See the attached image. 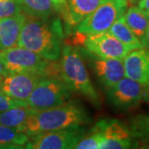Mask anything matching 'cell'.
Here are the masks:
<instances>
[{
	"label": "cell",
	"instance_id": "13",
	"mask_svg": "<svg viewBox=\"0 0 149 149\" xmlns=\"http://www.w3.org/2000/svg\"><path fill=\"white\" fill-rule=\"evenodd\" d=\"M27 18L23 13L0 19V52L17 46L22 26Z\"/></svg>",
	"mask_w": 149,
	"mask_h": 149
},
{
	"label": "cell",
	"instance_id": "26",
	"mask_svg": "<svg viewBox=\"0 0 149 149\" xmlns=\"http://www.w3.org/2000/svg\"><path fill=\"white\" fill-rule=\"evenodd\" d=\"M138 7L143 12V13L149 19V0H139Z\"/></svg>",
	"mask_w": 149,
	"mask_h": 149
},
{
	"label": "cell",
	"instance_id": "1",
	"mask_svg": "<svg viewBox=\"0 0 149 149\" xmlns=\"http://www.w3.org/2000/svg\"><path fill=\"white\" fill-rule=\"evenodd\" d=\"M63 29L58 18L48 20L27 16L17 46L38 54L48 61H57L62 50Z\"/></svg>",
	"mask_w": 149,
	"mask_h": 149
},
{
	"label": "cell",
	"instance_id": "29",
	"mask_svg": "<svg viewBox=\"0 0 149 149\" xmlns=\"http://www.w3.org/2000/svg\"><path fill=\"white\" fill-rule=\"evenodd\" d=\"M8 74V70H6V68L4 67V65H3V63L0 61V76H5Z\"/></svg>",
	"mask_w": 149,
	"mask_h": 149
},
{
	"label": "cell",
	"instance_id": "23",
	"mask_svg": "<svg viewBox=\"0 0 149 149\" xmlns=\"http://www.w3.org/2000/svg\"><path fill=\"white\" fill-rule=\"evenodd\" d=\"M23 13L18 0H0V19Z\"/></svg>",
	"mask_w": 149,
	"mask_h": 149
},
{
	"label": "cell",
	"instance_id": "25",
	"mask_svg": "<svg viewBox=\"0 0 149 149\" xmlns=\"http://www.w3.org/2000/svg\"><path fill=\"white\" fill-rule=\"evenodd\" d=\"M52 2L56 13H59L62 17L65 24L70 27L69 10H68L67 0H52Z\"/></svg>",
	"mask_w": 149,
	"mask_h": 149
},
{
	"label": "cell",
	"instance_id": "3",
	"mask_svg": "<svg viewBox=\"0 0 149 149\" xmlns=\"http://www.w3.org/2000/svg\"><path fill=\"white\" fill-rule=\"evenodd\" d=\"M61 55V72L65 83L71 91L79 93L94 105L100 106V96L92 84L81 52L75 47L65 45Z\"/></svg>",
	"mask_w": 149,
	"mask_h": 149
},
{
	"label": "cell",
	"instance_id": "30",
	"mask_svg": "<svg viewBox=\"0 0 149 149\" xmlns=\"http://www.w3.org/2000/svg\"><path fill=\"white\" fill-rule=\"evenodd\" d=\"M144 47L148 48V50L149 51V28L147 32L146 35V38H145V42H144Z\"/></svg>",
	"mask_w": 149,
	"mask_h": 149
},
{
	"label": "cell",
	"instance_id": "2",
	"mask_svg": "<svg viewBox=\"0 0 149 149\" xmlns=\"http://www.w3.org/2000/svg\"><path fill=\"white\" fill-rule=\"evenodd\" d=\"M91 121L88 111L80 103L66 102L58 107L32 113L27 118L23 133L31 138L40 133L83 126Z\"/></svg>",
	"mask_w": 149,
	"mask_h": 149
},
{
	"label": "cell",
	"instance_id": "7",
	"mask_svg": "<svg viewBox=\"0 0 149 149\" xmlns=\"http://www.w3.org/2000/svg\"><path fill=\"white\" fill-rule=\"evenodd\" d=\"M82 126L40 133L29 138L23 149H73L86 135Z\"/></svg>",
	"mask_w": 149,
	"mask_h": 149
},
{
	"label": "cell",
	"instance_id": "17",
	"mask_svg": "<svg viewBox=\"0 0 149 149\" xmlns=\"http://www.w3.org/2000/svg\"><path fill=\"white\" fill-rule=\"evenodd\" d=\"M23 13L38 19L48 20L56 13L52 0H18Z\"/></svg>",
	"mask_w": 149,
	"mask_h": 149
},
{
	"label": "cell",
	"instance_id": "22",
	"mask_svg": "<svg viewBox=\"0 0 149 149\" xmlns=\"http://www.w3.org/2000/svg\"><path fill=\"white\" fill-rule=\"evenodd\" d=\"M139 146L133 134L107 138L105 143L100 149H133Z\"/></svg>",
	"mask_w": 149,
	"mask_h": 149
},
{
	"label": "cell",
	"instance_id": "10",
	"mask_svg": "<svg viewBox=\"0 0 149 149\" xmlns=\"http://www.w3.org/2000/svg\"><path fill=\"white\" fill-rule=\"evenodd\" d=\"M42 77L40 74L32 73H9L2 78L0 90L14 100L27 103Z\"/></svg>",
	"mask_w": 149,
	"mask_h": 149
},
{
	"label": "cell",
	"instance_id": "31",
	"mask_svg": "<svg viewBox=\"0 0 149 149\" xmlns=\"http://www.w3.org/2000/svg\"><path fill=\"white\" fill-rule=\"evenodd\" d=\"M133 149H149L148 145H143V146H141V147H135Z\"/></svg>",
	"mask_w": 149,
	"mask_h": 149
},
{
	"label": "cell",
	"instance_id": "4",
	"mask_svg": "<svg viewBox=\"0 0 149 149\" xmlns=\"http://www.w3.org/2000/svg\"><path fill=\"white\" fill-rule=\"evenodd\" d=\"M71 92L63 80L42 77L27 100V106L36 111L56 108L68 102Z\"/></svg>",
	"mask_w": 149,
	"mask_h": 149
},
{
	"label": "cell",
	"instance_id": "8",
	"mask_svg": "<svg viewBox=\"0 0 149 149\" xmlns=\"http://www.w3.org/2000/svg\"><path fill=\"white\" fill-rule=\"evenodd\" d=\"M83 45L90 53L104 59L123 60L133 49L121 42L109 32L85 35Z\"/></svg>",
	"mask_w": 149,
	"mask_h": 149
},
{
	"label": "cell",
	"instance_id": "27",
	"mask_svg": "<svg viewBox=\"0 0 149 149\" xmlns=\"http://www.w3.org/2000/svg\"><path fill=\"white\" fill-rule=\"evenodd\" d=\"M143 100L149 103V82L144 87L143 99Z\"/></svg>",
	"mask_w": 149,
	"mask_h": 149
},
{
	"label": "cell",
	"instance_id": "32",
	"mask_svg": "<svg viewBox=\"0 0 149 149\" xmlns=\"http://www.w3.org/2000/svg\"><path fill=\"white\" fill-rule=\"evenodd\" d=\"M3 76H0V83H1V80H2V78H3Z\"/></svg>",
	"mask_w": 149,
	"mask_h": 149
},
{
	"label": "cell",
	"instance_id": "16",
	"mask_svg": "<svg viewBox=\"0 0 149 149\" xmlns=\"http://www.w3.org/2000/svg\"><path fill=\"white\" fill-rule=\"evenodd\" d=\"M28 106H18L0 112V125L15 128L23 133L27 118L36 113Z\"/></svg>",
	"mask_w": 149,
	"mask_h": 149
},
{
	"label": "cell",
	"instance_id": "18",
	"mask_svg": "<svg viewBox=\"0 0 149 149\" xmlns=\"http://www.w3.org/2000/svg\"><path fill=\"white\" fill-rule=\"evenodd\" d=\"M108 32L112 34L113 37H116L121 42L128 46L133 50L144 47L143 44L139 40V38L133 34V32L128 27L123 16L118 17L113 23V25L109 29Z\"/></svg>",
	"mask_w": 149,
	"mask_h": 149
},
{
	"label": "cell",
	"instance_id": "14",
	"mask_svg": "<svg viewBox=\"0 0 149 149\" xmlns=\"http://www.w3.org/2000/svg\"><path fill=\"white\" fill-rule=\"evenodd\" d=\"M124 21L133 34L144 47L145 38L149 28V19L138 6H133L123 15Z\"/></svg>",
	"mask_w": 149,
	"mask_h": 149
},
{
	"label": "cell",
	"instance_id": "12",
	"mask_svg": "<svg viewBox=\"0 0 149 149\" xmlns=\"http://www.w3.org/2000/svg\"><path fill=\"white\" fill-rule=\"evenodd\" d=\"M125 76L146 85L149 82V51L145 48L131 51L123 58Z\"/></svg>",
	"mask_w": 149,
	"mask_h": 149
},
{
	"label": "cell",
	"instance_id": "9",
	"mask_svg": "<svg viewBox=\"0 0 149 149\" xmlns=\"http://www.w3.org/2000/svg\"><path fill=\"white\" fill-rule=\"evenodd\" d=\"M144 87L145 85L125 76L109 88L107 100L115 109H128L138 105L143 100Z\"/></svg>",
	"mask_w": 149,
	"mask_h": 149
},
{
	"label": "cell",
	"instance_id": "6",
	"mask_svg": "<svg viewBox=\"0 0 149 149\" xmlns=\"http://www.w3.org/2000/svg\"><path fill=\"white\" fill-rule=\"evenodd\" d=\"M0 61L9 73H32L42 75L48 63L38 54L21 47L0 52Z\"/></svg>",
	"mask_w": 149,
	"mask_h": 149
},
{
	"label": "cell",
	"instance_id": "20",
	"mask_svg": "<svg viewBox=\"0 0 149 149\" xmlns=\"http://www.w3.org/2000/svg\"><path fill=\"white\" fill-rule=\"evenodd\" d=\"M106 137L94 126L84 138L80 139L73 149H100L106 141Z\"/></svg>",
	"mask_w": 149,
	"mask_h": 149
},
{
	"label": "cell",
	"instance_id": "5",
	"mask_svg": "<svg viewBox=\"0 0 149 149\" xmlns=\"http://www.w3.org/2000/svg\"><path fill=\"white\" fill-rule=\"evenodd\" d=\"M128 8V0H106L74 27L75 32L95 35L108 32Z\"/></svg>",
	"mask_w": 149,
	"mask_h": 149
},
{
	"label": "cell",
	"instance_id": "15",
	"mask_svg": "<svg viewBox=\"0 0 149 149\" xmlns=\"http://www.w3.org/2000/svg\"><path fill=\"white\" fill-rule=\"evenodd\" d=\"M106 0H67L70 27H75Z\"/></svg>",
	"mask_w": 149,
	"mask_h": 149
},
{
	"label": "cell",
	"instance_id": "21",
	"mask_svg": "<svg viewBox=\"0 0 149 149\" xmlns=\"http://www.w3.org/2000/svg\"><path fill=\"white\" fill-rule=\"evenodd\" d=\"M134 139L149 142V115H140L133 119L129 126Z\"/></svg>",
	"mask_w": 149,
	"mask_h": 149
},
{
	"label": "cell",
	"instance_id": "11",
	"mask_svg": "<svg viewBox=\"0 0 149 149\" xmlns=\"http://www.w3.org/2000/svg\"><path fill=\"white\" fill-rule=\"evenodd\" d=\"M90 62L99 81L106 88H109L125 77L122 60L98 57L89 52Z\"/></svg>",
	"mask_w": 149,
	"mask_h": 149
},
{
	"label": "cell",
	"instance_id": "28",
	"mask_svg": "<svg viewBox=\"0 0 149 149\" xmlns=\"http://www.w3.org/2000/svg\"><path fill=\"white\" fill-rule=\"evenodd\" d=\"M23 146L18 145H8V146H0V149H23Z\"/></svg>",
	"mask_w": 149,
	"mask_h": 149
},
{
	"label": "cell",
	"instance_id": "19",
	"mask_svg": "<svg viewBox=\"0 0 149 149\" xmlns=\"http://www.w3.org/2000/svg\"><path fill=\"white\" fill-rule=\"evenodd\" d=\"M28 139L27 134L17 129L0 125V146H24Z\"/></svg>",
	"mask_w": 149,
	"mask_h": 149
},
{
	"label": "cell",
	"instance_id": "24",
	"mask_svg": "<svg viewBox=\"0 0 149 149\" xmlns=\"http://www.w3.org/2000/svg\"><path fill=\"white\" fill-rule=\"evenodd\" d=\"M18 106H27V104L26 102L19 101L11 98L0 90V112Z\"/></svg>",
	"mask_w": 149,
	"mask_h": 149
}]
</instances>
